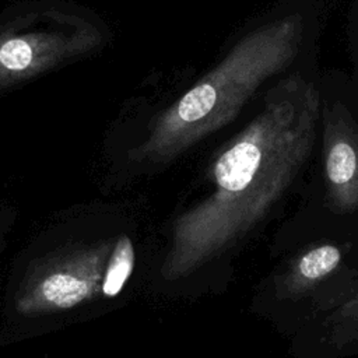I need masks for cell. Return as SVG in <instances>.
Wrapping results in <instances>:
<instances>
[{
    "label": "cell",
    "mask_w": 358,
    "mask_h": 358,
    "mask_svg": "<svg viewBox=\"0 0 358 358\" xmlns=\"http://www.w3.org/2000/svg\"><path fill=\"white\" fill-rule=\"evenodd\" d=\"M340 250L331 245H324L308 252L299 260V273L308 280H316L329 274L340 262Z\"/></svg>",
    "instance_id": "7"
},
{
    "label": "cell",
    "mask_w": 358,
    "mask_h": 358,
    "mask_svg": "<svg viewBox=\"0 0 358 358\" xmlns=\"http://www.w3.org/2000/svg\"><path fill=\"white\" fill-rule=\"evenodd\" d=\"M303 36L298 14L262 24L152 122L147 138L131 151L138 161L166 162L232 122L255 92L296 57Z\"/></svg>",
    "instance_id": "2"
},
{
    "label": "cell",
    "mask_w": 358,
    "mask_h": 358,
    "mask_svg": "<svg viewBox=\"0 0 358 358\" xmlns=\"http://www.w3.org/2000/svg\"><path fill=\"white\" fill-rule=\"evenodd\" d=\"M134 267V248L127 235L119 236L113 243L110 256L108 259L103 278H102V296H116L126 281L129 280Z\"/></svg>",
    "instance_id": "6"
},
{
    "label": "cell",
    "mask_w": 358,
    "mask_h": 358,
    "mask_svg": "<svg viewBox=\"0 0 358 358\" xmlns=\"http://www.w3.org/2000/svg\"><path fill=\"white\" fill-rule=\"evenodd\" d=\"M101 43L92 24L59 13L31 14L0 29V90L83 56Z\"/></svg>",
    "instance_id": "3"
},
{
    "label": "cell",
    "mask_w": 358,
    "mask_h": 358,
    "mask_svg": "<svg viewBox=\"0 0 358 358\" xmlns=\"http://www.w3.org/2000/svg\"><path fill=\"white\" fill-rule=\"evenodd\" d=\"M324 165L336 197L354 204L358 179V124L343 105L323 110Z\"/></svg>",
    "instance_id": "5"
},
{
    "label": "cell",
    "mask_w": 358,
    "mask_h": 358,
    "mask_svg": "<svg viewBox=\"0 0 358 358\" xmlns=\"http://www.w3.org/2000/svg\"><path fill=\"white\" fill-rule=\"evenodd\" d=\"M320 105L315 85L299 74L270 88L262 110L215 158L214 190L175 220L164 278L189 275L266 215L310 155Z\"/></svg>",
    "instance_id": "1"
},
{
    "label": "cell",
    "mask_w": 358,
    "mask_h": 358,
    "mask_svg": "<svg viewBox=\"0 0 358 358\" xmlns=\"http://www.w3.org/2000/svg\"><path fill=\"white\" fill-rule=\"evenodd\" d=\"M112 248L110 241H98L36 260L17 289L15 310L24 316L55 313L98 298Z\"/></svg>",
    "instance_id": "4"
}]
</instances>
